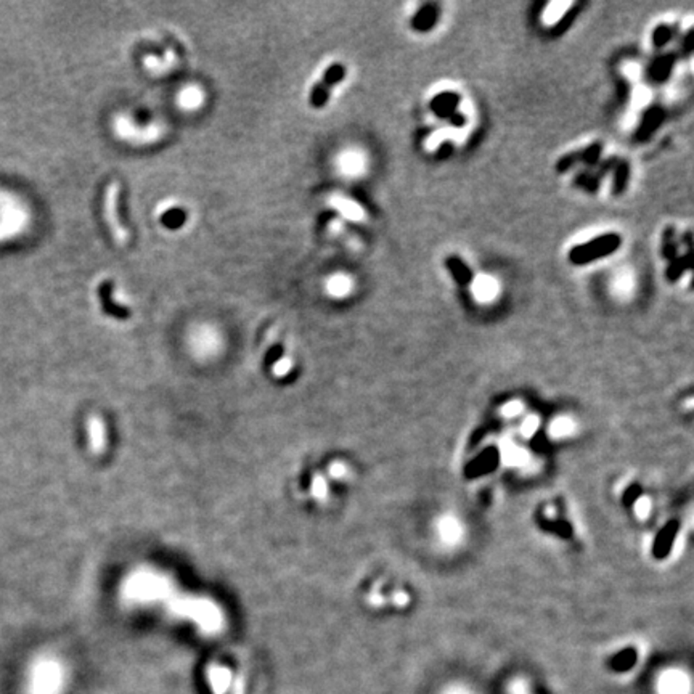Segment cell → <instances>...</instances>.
I'll return each instance as SVG.
<instances>
[{
  "label": "cell",
  "mask_w": 694,
  "mask_h": 694,
  "mask_svg": "<svg viewBox=\"0 0 694 694\" xmlns=\"http://www.w3.org/2000/svg\"><path fill=\"white\" fill-rule=\"evenodd\" d=\"M622 246V237L619 233H604L590 242L574 246L569 251V262L572 266H586V264L596 262L599 259L608 257L619 251Z\"/></svg>",
  "instance_id": "6da1fadb"
},
{
  "label": "cell",
  "mask_w": 694,
  "mask_h": 694,
  "mask_svg": "<svg viewBox=\"0 0 694 694\" xmlns=\"http://www.w3.org/2000/svg\"><path fill=\"white\" fill-rule=\"evenodd\" d=\"M119 197H121V185L118 180H111L105 188V198H103V214L105 222L108 225L115 242L119 244H125L129 239V232L119 220Z\"/></svg>",
  "instance_id": "7a4b0ae2"
},
{
  "label": "cell",
  "mask_w": 694,
  "mask_h": 694,
  "mask_svg": "<svg viewBox=\"0 0 694 694\" xmlns=\"http://www.w3.org/2000/svg\"><path fill=\"white\" fill-rule=\"evenodd\" d=\"M344 78H346V66L343 63H333V65L326 69L323 78L314 86L311 93V105L315 110L323 108L328 102V98H330L333 87H336L339 82H343Z\"/></svg>",
  "instance_id": "3957f363"
},
{
  "label": "cell",
  "mask_w": 694,
  "mask_h": 694,
  "mask_svg": "<svg viewBox=\"0 0 694 694\" xmlns=\"http://www.w3.org/2000/svg\"><path fill=\"white\" fill-rule=\"evenodd\" d=\"M656 694H691V678L683 668L672 667L659 673Z\"/></svg>",
  "instance_id": "277c9868"
},
{
  "label": "cell",
  "mask_w": 694,
  "mask_h": 694,
  "mask_svg": "<svg viewBox=\"0 0 694 694\" xmlns=\"http://www.w3.org/2000/svg\"><path fill=\"white\" fill-rule=\"evenodd\" d=\"M617 160H619V157L616 156L608 157V160H604L603 162H598L595 167H585L584 170H580V172L576 175V179H574V185L579 188H584V190H586L591 195L596 193L599 184H601V179L606 177V175L614 169Z\"/></svg>",
  "instance_id": "5b68a950"
},
{
  "label": "cell",
  "mask_w": 694,
  "mask_h": 694,
  "mask_svg": "<svg viewBox=\"0 0 694 694\" xmlns=\"http://www.w3.org/2000/svg\"><path fill=\"white\" fill-rule=\"evenodd\" d=\"M665 119V111L661 106H651V108L643 113V118L640 121L638 129H636L635 140L636 142H646L651 138L656 130L661 128V124Z\"/></svg>",
  "instance_id": "8992f818"
},
{
  "label": "cell",
  "mask_w": 694,
  "mask_h": 694,
  "mask_svg": "<svg viewBox=\"0 0 694 694\" xmlns=\"http://www.w3.org/2000/svg\"><path fill=\"white\" fill-rule=\"evenodd\" d=\"M440 18V7L437 4H425L416 10L412 20H410V28L416 33H429Z\"/></svg>",
  "instance_id": "52a82bcc"
},
{
  "label": "cell",
  "mask_w": 694,
  "mask_h": 694,
  "mask_svg": "<svg viewBox=\"0 0 694 694\" xmlns=\"http://www.w3.org/2000/svg\"><path fill=\"white\" fill-rule=\"evenodd\" d=\"M460 102H462L460 93L452 90L440 92L436 97H433L431 103H429V110H431L439 119H449L453 113L458 111Z\"/></svg>",
  "instance_id": "ba28073f"
},
{
  "label": "cell",
  "mask_w": 694,
  "mask_h": 694,
  "mask_svg": "<svg viewBox=\"0 0 694 694\" xmlns=\"http://www.w3.org/2000/svg\"><path fill=\"white\" fill-rule=\"evenodd\" d=\"M677 58L678 55L675 52H667L656 56V60L651 63V66L648 69L649 81L654 82V84H662V82H665L668 78H670Z\"/></svg>",
  "instance_id": "9c48e42d"
},
{
  "label": "cell",
  "mask_w": 694,
  "mask_h": 694,
  "mask_svg": "<svg viewBox=\"0 0 694 694\" xmlns=\"http://www.w3.org/2000/svg\"><path fill=\"white\" fill-rule=\"evenodd\" d=\"M113 291H115V283H113L111 280H105V281L100 283L98 298H100V302H102L103 311L108 315H111V317L129 318L130 311L125 307H121L118 304V302H115V299H113Z\"/></svg>",
  "instance_id": "30bf717a"
},
{
  "label": "cell",
  "mask_w": 694,
  "mask_h": 694,
  "mask_svg": "<svg viewBox=\"0 0 694 694\" xmlns=\"http://www.w3.org/2000/svg\"><path fill=\"white\" fill-rule=\"evenodd\" d=\"M445 267L460 288H468L472 283V270L458 254L447 256Z\"/></svg>",
  "instance_id": "8fae6325"
},
{
  "label": "cell",
  "mask_w": 694,
  "mask_h": 694,
  "mask_svg": "<svg viewBox=\"0 0 694 694\" xmlns=\"http://www.w3.org/2000/svg\"><path fill=\"white\" fill-rule=\"evenodd\" d=\"M439 539L445 545H457L463 537V527L455 516H442L437 526Z\"/></svg>",
  "instance_id": "7c38bea8"
},
{
  "label": "cell",
  "mask_w": 694,
  "mask_h": 694,
  "mask_svg": "<svg viewBox=\"0 0 694 694\" xmlns=\"http://www.w3.org/2000/svg\"><path fill=\"white\" fill-rule=\"evenodd\" d=\"M690 256L691 252L688 251L685 254H678L675 259H672L670 262H667L665 269V279L670 283H677L681 276L686 274V270H690Z\"/></svg>",
  "instance_id": "4fadbf2b"
},
{
  "label": "cell",
  "mask_w": 694,
  "mask_h": 694,
  "mask_svg": "<svg viewBox=\"0 0 694 694\" xmlns=\"http://www.w3.org/2000/svg\"><path fill=\"white\" fill-rule=\"evenodd\" d=\"M614 180H613V195L614 197H622L626 193L630 180V164L626 160H617L614 166Z\"/></svg>",
  "instance_id": "5bb4252c"
},
{
  "label": "cell",
  "mask_w": 694,
  "mask_h": 694,
  "mask_svg": "<svg viewBox=\"0 0 694 694\" xmlns=\"http://www.w3.org/2000/svg\"><path fill=\"white\" fill-rule=\"evenodd\" d=\"M661 254L664 261L670 262L672 259L678 256V242H677V230L673 225H667L662 232L661 239Z\"/></svg>",
  "instance_id": "9a60e30c"
},
{
  "label": "cell",
  "mask_w": 694,
  "mask_h": 694,
  "mask_svg": "<svg viewBox=\"0 0 694 694\" xmlns=\"http://www.w3.org/2000/svg\"><path fill=\"white\" fill-rule=\"evenodd\" d=\"M209 685L214 694H227L232 685L230 672L225 667H212L209 670Z\"/></svg>",
  "instance_id": "2e32d148"
},
{
  "label": "cell",
  "mask_w": 694,
  "mask_h": 694,
  "mask_svg": "<svg viewBox=\"0 0 694 694\" xmlns=\"http://www.w3.org/2000/svg\"><path fill=\"white\" fill-rule=\"evenodd\" d=\"M675 33H677V28L672 26V24H665V23L659 24V26L654 28L653 34H651L653 46L659 50L664 48L667 43L673 39Z\"/></svg>",
  "instance_id": "e0dca14e"
},
{
  "label": "cell",
  "mask_w": 694,
  "mask_h": 694,
  "mask_svg": "<svg viewBox=\"0 0 694 694\" xmlns=\"http://www.w3.org/2000/svg\"><path fill=\"white\" fill-rule=\"evenodd\" d=\"M601 155H603V145L599 142H593L589 145V147L579 150L580 164H584L586 167H595L599 162Z\"/></svg>",
  "instance_id": "ac0fdd59"
},
{
  "label": "cell",
  "mask_w": 694,
  "mask_h": 694,
  "mask_svg": "<svg viewBox=\"0 0 694 694\" xmlns=\"http://www.w3.org/2000/svg\"><path fill=\"white\" fill-rule=\"evenodd\" d=\"M574 428H576V423H574L571 418H567V416H561V418L554 420L551 423L550 434L556 439L567 437L574 433Z\"/></svg>",
  "instance_id": "d6986e66"
},
{
  "label": "cell",
  "mask_w": 694,
  "mask_h": 694,
  "mask_svg": "<svg viewBox=\"0 0 694 694\" xmlns=\"http://www.w3.org/2000/svg\"><path fill=\"white\" fill-rule=\"evenodd\" d=\"M582 7H584L582 4L574 5V7H572L569 11H567V14H566L563 18H561V20L556 23V26H554V29L551 31V33H553L554 36H561V34L564 33V31L569 29V24H571L574 20H576V16H577V14H579L580 9H582Z\"/></svg>",
  "instance_id": "ffe728a7"
},
{
  "label": "cell",
  "mask_w": 694,
  "mask_h": 694,
  "mask_svg": "<svg viewBox=\"0 0 694 694\" xmlns=\"http://www.w3.org/2000/svg\"><path fill=\"white\" fill-rule=\"evenodd\" d=\"M577 164H580V156L579 151H572V153L563 155L556 162V172L558 174H566L569 172L572 167H576Z\"/></svg>",
  "instance_id": "44dd1931"
},
{
  "label": "cell",
  "mask_w": 694,
  "mask_h": 694,
  "mask_svg": "<svg viewBox=\"0 0 694 694\" xmlns=\"http://www.w3.org/2000/svg\"><path fill=\"white\" fill-rule=\"evenodd\" d=\"M507 694H532V690L526 678L516 677L509 680L507 686Z\"/></svg>",
  "instance_id": "7402d4cb"
},
{
  "label": "cell",
  "mask_w": 694,
  "mask_h": 694,
  "mask_svg": "<svg viewBox=\"0 0 694 694\" xmlns=\"http://www.w3.org/2000/svg\"><path fill=\"white\" fill-rule=\"evenodd\" d=\"M504 458H507V462L511 463V465H524L527 462V453L522 450V449H517V447H514V449H508L507 453H504Z\"/></svg>",
  "instance_id": "603a6c76"
},
{
  "label": "cell",
  "mask_w": 694,
  "mask_h": 694,
  "mask_svg": "<svg viewBox=\"0 0 694 694\" xmlns=\"http://www.w3.org/2000/svg\"><path fill=\"white\" fill-rule=\"evenodd\" d=\"M440 694H476V693L472 691L468 685L452 683L449 686H445Z\"/></svg>",
  "instance_id": "cb8c5ba5"
},
{
  "label": "cell",
  "mask_w": 694,
  "mask_h": 694,
  "mask_svg": "<svg viewBox=\"0 0 694 694\" xmlns=\"http://www.w3.org/2000/svg\"><path fill=\"white\" fill-rule=\"evenodd\" d=\"M681 55L683 56H690L691 52H693V29L690 28L686 31V34L683 39H681Z\"/></svg>",
  "instance_id": "d4e9b609"
},
{
  "label": "cell",
  "mask_w": 694,
  "mask_h": 694,
  "mask_svg": "<svg viewBox=\"0 0 694 694\" xmlns=\"http://www.w3.org/2000/svg\"><path fill=\"white\" fill-rule=\"evenodd\" d=\"M635 511H636V514H638V517H648L649 514V511H651V502H649V498H640L638 502H636L635 504Z\"/></svg>",
  "instance_id": "484cf974"
},
{
  "label": "cell",
  "mask_w": 694,
  "mask_h": 694,
  "mask_svg": "<svg viewBox=\"0 0 694 694\" xmlns=\"http://www.w3.org/2000/svg\"><path fill=\"white\" fill-rule=\"evenodd\" d=\"M537 426H539V420L535 418V416H529V418L522 423L521 431H522V434H524V436L529 437V436H532L535 429H537Z\"/></svg>",
  "instance_id": "4316f807"
},
{
  "label": "cell",
  "mask_w": 694,
  "mask_h": 694,
  "mask_svg": "<svg viewBox=\"0 0 694 694\" xmlns=\"http://www.w3.org/2000/svg\"><path fill=\"white\" fill-rule=\"evenodd\" d=\"M521 408H522V407H521V403H519V402H509V403H507V405L503 407L502 413H503L504 416H514V415H517V413L521 412Z\"/></svg>",
  "instance_id": "83f0119b"
},
{
  "label": "cell",
  "mask_w": 694,
  "mask_h": 694,
  "mask_svg": "<svg viewBox=\"0 0 694 694\" xmlns=\"http://www.w3.org/2000/svg\"><path fill=\"white\" fill-rule=\"evenodd\" d=\"M449 123L452 125H455V128H463V124L466 123V118H465V115H462V113L457 111L449 118Z\"/></svg>",
  "instance_id": "f1b7e54d"
}]
</instances>
